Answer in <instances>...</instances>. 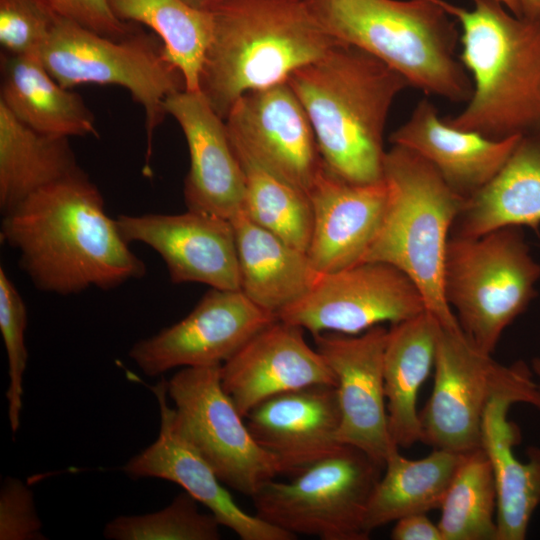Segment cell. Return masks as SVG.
I'll return each mask as SVG.
<instances>
[{"label":"cell","instance_id":"6da1fadb","mask_svg":"<svg viewBox=\"0 0 540 540\" xmlns=\"http://www.w3.org/2000/svg\"><path fill=\"white\" fill-rule=\"evenodd\" d=\"M82 170L48 185L3 214L0 238L34 286L57 295L109 290L142 278L146 266L110 218Z\"/></svg>","mask_w":540,"mask_h":540},{"label":"cell","instance_id":"7a4b0ae2","mask_svg":"<svg viewBox=\"0 0 540 540\" xmlns=\"http://www.w3.org/2000/svg\"><path fill=\"white\" fill-rule=\"evenodd\" d=\"M287 82L308 115L323 165L350 183L383 180L386 120L408 81L371 54L338 42Z\"/></svg>","mask_w":540,"mask_h":540},{"label":"cell","instance_id":"3957f363","mask_svg":"<svg viewBox=\"0 0 540 540\" xmlns=\"http://www.w3.org/2000/svg\"><path fill=\"white\" fill-rule=\"evenodd\" d=\"M472 1L469 10L438 0L461 26L459 59L473 83L465 109L443 120L492 140L540 134V15Z\"/></svg>","mask_w":540,"mask_h":540},{"label":"cell","instance_id":"277c9868","mask_svg":"<svg viewBox=\"0 0 540 540\" xmlns=\"http://www.w3.org/2000/svg\"><path fill=\"white\" fill-rule=\"evenodd\" d=\"M211 14L199 91L224 120L242 95L287 82L338 43L305 0H227Z\"/></svg>","mask_w":540,"mask_h":540},{"label":"cell","instance_id":"5b68a950","mask_svg":"<svg viewBox=\"0 0 540 540\" xmlns=\"http://www.w3.org/2000/svg\"><path fill=\"white\" fill-rule=\"evenodd\" d=\"M338 42L357 47L401 74L410 86L468 102L473 83L456 53L457 23L438 0H305Z\"/></svg>","mask_w":540,"mask_h":540},{"label":"cell","instance_id":"8992f818","mask_svg":"<svg viewBox=\"0 0 540 540\" xmlns=\"http://www.w3.org/2000/svg\"><path fill=\"white\" fill-rule=\"evenodd\" d=\"M383 179L386 209L363 262L396 267L416 285L440 324H458L444 298L442 273L446 244L466 199L427 160L400 145L386 151Z\"/></svg>","mask_w":540,"mask_h":540},{"label":"cell","instance_id":"52a82bcc","mask_svg":"<svg viewBox=\"0 0 540 540\" xmlns=\"http://www.w3.org/2000/svg\"><path fill=\"white\" fill-rule=\"evenodd\" d=\"M540 264L530 254L519 227L481 236L450 234L442 287L466 337L492 354L504 330L536 296Z\"/></svg>","mask_w":540,"mask_h":540},{"label":"cell","instance_id":"ba28073f","mask_svg":"<svg viewBox=\"0 0 540 540\" xmlns=\"http://www.w3.org/2000/svg\"><path fill=\"white\" fill-rule=\"evenodd\" d=\"M37 57L65 88L116 85L130 93L144 110V170L150 173L153 136L167 115L165 100L185 89L183 76L166 57L160 38L139 29L120 39L110 38L59 17Z\"/></svg>","mask_w":540,"mask_h":540},{"label":"cell","instance_id":"9c48e42d","mask_svg":"<svg viewBox=\"0 0 540 540\" xmlns=\"http://www.w3.org/2000/svg\"><path fill=\"white\" fill-rule=\"evenodd\" d=\"M431 396L419 413L422 440L435 449L469 453L481 447L488 405L507 397L540 409V383L523 362L510 366L479 350L459 324L442 325Z\"/></svg>","mask_w":540,"mask_h":540},{"label":"cell","instance_id":"30bf717a","mask_svg":"<svg viewBox=\"0 0 540 540\" xmlns=\"http://www.w3.org/2000/svg\"><path fill=\"white\" fill-rule=\"evenodd\" d=\"M383 470L364 451L341 445L288 482H265L251 497L255 515L295 536L366 540V510Z\"/></svg>","mask_w":540,"mask_h":540},{"label":"cell","instance_id":"8fae6325","mask_svg":"<svg viewBox=\"0 0 540 540\" xmlns=\"http://www.w3.org/2000/svg\"><path fill=\"white\" fill-rule=\"evenodd\" d=\"M220 366L183 367L167 381L174 403L171 427L187 440L226 486L252 497L280 474L275 458L253 438L220 379Z\"/></svg>","mask_w":540,"mask_h":540},{"label":"cell","instance_id":"7c38bea8","mask_svg":"<svg viewBox=\"0 0 540 540\" xmlns=\"http://www.w3.org/2000/svg\"><path fill=\"white\" fill-rule=\"evenodd\" d=\"M426 310L411 279L396 267L365 261L321 274L311 290L277 319L311 332L358 335L384 322L398 323Z\"/></svg>","mask_w":540,"mask_h":540},{"label":"cell","instance_id":"4fadbf2b","mask_svg":"<svg viewBox=\"0 0 540 540\" xmlns=\"http://www.w3.org/2000/svg\"><path fill=\"white\" fill-rule=\"evenodd\" d=\"M276 319L241 290L211 288L182 320L136 342L129 357L149 377L176 367L222 365Z\"/></svg>","mask_w":540,"mask_h":540},{"label":"cell","instance_id":"5bb4252c","mask_svg":"<svg viewBox=\"0 0 540 540\" xmlns=\"http://www.w3.org/2000/svg\"><path fill=\"white\" fill-rule=\"evenodd\" d=\"M387 331L377 325L358 335L325 332L313 336L317 351L336 378L338 442L384 465L390 453L399 449L390 436L384 390Z\"/></svg>","mask_w":540,"mask_h":540},{"label":"cell","instance_id":"9a60e30c","mask_svg":"<svg viewBox=\"0 0 540 540\" xmlns=\"http://www.w3.org/2000/svg\"><path fill=\"white\" fill-rule=\"evenodd\" d=\"M225 123L232 144L308 193L323 162L308 115L288 82L245 93Z\"/></svg>","mask_w":540,"mask_h":540},{"label":"cell","instance_id":"2e32d148","mask_svg":"<svg viewBox=\"0 0 540 540\" xmlns=\"http://www.w3.org/2000/svg\"><path fill=\"white\" fill-rule=\"evenodd\" d=\"M126 242H141L163 259L171 282L240 290L235 231L229 219L194 210L181 214L119 215Z\"/></svg>","mask_w":540,"mask_h":540},{"label":"cell","instance_id":"e0dca14e","mask_svg":"<svg viewBox=\"0 0 540 540\" xmlns=\"http://www.w3.org/2000/svg\"><path fill=\"white\" fill-rule=\"evenodd\" d=\"M303 331L276 319L220 366L222 387L243 417L275 395L316 384L336 386L335 375Z\"/></svg>","mask_w":540,"mask_h":540},{"label":"cell","instance_id":"ac0fdd59","mask_svg":"<svg viewBox=\"0 0 540 540\" xmlns=\"http://www.w3.org/2000/svg\"><path fill=\"white\" fill-rule=\"evenodd\" d=\"M164 107L180 126L188 146L187 209L231 220L243 210L245 181L225 120L200 91H178L167 97Z\"/></svg>","mask_w":540,"mask_h":540},{"label":"cell","instance_id":"d6986e66","mask_svg":"<svg viewBox=\"0 0 540 540\" xmlns=\"http://www.w3.org/2000/svg\"><path fill=\"white\" fill-rule=\"evenodd\" d=\"M308 196L312 232L306 253L313 267L324 274L363 262L385 213L384 179L370 184L350 183L322 164Z\"/></svg>","mask_w":540,"mask_h":540},{"label":"cell","instance_id":"ffe728a7","mask_svg":"<svg viewBox=\"0 0 540 540\" xmlns=\"http://www.w3.org/2000/svg\"><path fill=\"white\" fill-rule=\"evenodd\" d=\"M244 418L256 442L277 461L280 474L294 476L343 445L337 440L340 409L334 385L275 395Z\"/></svg>","mask_w":540,"mask_h":540},{"label":"cell","instance_id":"44dd1931","mask_svg":"<svg viewBox=\"0 0 540 540\" xmlns=\"http://www.w3.org/2000/svg\"><path fill=\"white\" fill-rule=\"evenodd\" d=\"M160 408L157 439L122 468L133 479L160 478L180 485L242 540H292L295 535L242 510L199 454L173 430L166 412L167 381L153 387Z\"/></svg>","mask_w":540,"mask_h":540},{"label":"cell","instance_id":"7402d4cb","mask_svg":"<svg viewBox=\"0 0 540 540\" xmlns=\"http://www.w3.org/2000/svg\"><path fill=\"white\" fill-rule=\"evenodd\" d=\"M521 138L492 140L456 129L439 117L432 102L422 99L389 140L422 156L455 193L467 199L494 178Z\"/></svg>","mask_w":540,"mask_h":540},{"label":"cell","instance_id":"603a6c76","mask_svg":"<svg viewBox=\"0 0 540 540\" xmlns=\"http://www.w3.org/2000/svg\"><path fill=\"white\" fill-rule=\"evenodd\" d=\"M230 221L236 237L240 290L277 318L305 296L322 273L305 251L259 226L243 210Z\"/></svg>","mask_w":540,"mask_h":540},{"label":"cell","instance_id":"cb8c5ba5","mask_svg":"<svg viewBox=\"0 0 540 540\" xmlns=\"http://www.w3.org/2000/svg\"><path fill=\"white\" fill-rule=\"evenodd\" d=\"M440 323L427 309L387 331L383 358L384 390L390 436L398 448L422 440L417 398L434 368Z\"/></svg>","mask_w":540,"mask_h":540},{"label":"cell","instance_id":"d4e9b609","mask_svg":"<svg viewBox=\"0 0 540 540\" xmlns=\"http://www.w3.org/2000/svg\"><path fill=\"white\" fill-rule=\"evenodd\" d=\"M0 103L20 122L43 134L97 136L83 98L61 86L36 56L1 53Z\"/></svg>","mask_w":540,"mask_h":540},{"label":"cell","instance_id":"484cf974","mask_svg":"<svg viewBox=\"0 0 540 540\" xmlns=\"http://www.w3.org/2000/svg\"><path fill=\"white\" fill-rule=\"evenodd\" d=\"M514 403L507 397L494 399L482 422L481 447L490 459L497 490L496 540L525 539L540 504V448L527 450V462L515 456L513 448L520 442V431L507 419Z\"/></svg>","mask_w":540,"mask_h":540},{"label":"cell","instance_id":"4316f807","mask_svg":"<svg viewBox=\"0 0 540 540\" xmlns=\"http://www.w3.org/2000/svg\"><path fill=\"white\" fill-rule=\"evenodd\" d=\"M540 225V134L523 136L482 189L466 199L450 234L476 237L503 227Z\"/></svg>","mask_w":540,"mask_h":540},{"label":"cell","instance_id":"83f0119b","mask_svg":"<svg viewBox=\"0 0 540 540\" xmlns=\"http://www.w3.org/2000/svg\"><path fill=\"white\" fill-rule=\"evenodd\" d=\"M82 171L69 138L38 132L0 103V209L7 213L34 192Z\"/></svg>","mask_w":540,"mask_h":540},{"label":"cell","instance_id":"f1b7e54d","mask_svg":"<svg viewBox=\"0 0 540 540\" xmlns=\"http://www.w3.org/2000/svg\"><path fill=\"white\" fill-rule=\"evenodd\" d=\"M466 454L433 448L426 457L413 460L399 449L391 452L367 506V533L405 516L440 508Z\"/></svg>","mask_w":540,"mask_h":540},{"label":"cell","instance_id":"f546056e","mask_svg":"<svg viewBox=\"0 0 540 540\" xmlns=\"http://www.w3.org/2000/svg\"><path fill=\"white\" fill-rule=\"evenodd\" d=\"M109 4L119 20L150 28L182 74L185 89L199 91L201 67L213 32L211 13L198 11L183 0H109Z\"/></svg>","mask_w":540,"mask_h":540},{"label":"cell","instance_id":"4dcf8cb0","mask_svg":"<svg viewBox=\"0 0 540 540\" xmlns=\"http://www.w3.org/2000/svg\"><path fill=\"white\" fill-rule=\"evenodd\" d=\"M232 147L244 173V213L259 226L307 252L312 232L308 193L260 165L240 147Z\"/></svg>","mask_w":540,"mask_h":540},{"label":"cell","instance_id":"1f68e13d","mask_svg":"<svg viewBox=\"0 0 540 540\" xmlns=\"http://www.w3.org/2000/svg\"><path fill=\"white\" fill-rule=\"evenodd\" d=\"M440 509L442 540H496V482L482 447L466 454Z\"/></svg>","mask_w":540,"mask_h":540},{"label":"cell","instance_id":"d6a6232c","mask_svg":"<svg viewBox=\"0 0 540 540\" xmlns=\"http://www.w3.org/2000/svg\"><path fill=\"white\" fill-rule=\"evenodd\" d=\"M198 503L185 491L157 512L111 520L105 526L104 536L110 540L220 539V522L211 512H200Z\"/></svg>","mask_w":540,"mask_h":540},{"label":"cell","instance_id":"836d02e7","mask_svg":"<svg viewBox=\"0 0 540 540\" xmlns=\"http://www.w3.org/2000/svg\"><path fill=\"white\" fill-rule=\"evenodd\" d=\"M27 321V309L21 294L5 270L0 268V330L8 358L9 385L6 397L13 433L20 426L23 375L28 359L24 340Z\"/></svg>","mask_w":540,"mask_h":540},{"label":"cell","instance_id":"e575fe53","mask_svg":"<svg viewBox=\"0 0 540 540\" xmlns=\"http://www.w3.org/2000/svg\"><path fill=\"white\" fill-rule=\"evenodd\" d=\"M58 18L41 0H0L2 52L37 57Z\"/></svg>","mask_w":540,"mask_h":540},{"label":"cell","instance_id":"d590c367","mask_svg":"<svg viewBox=\"0 0 540 540\" xmlns=\"http://www.w3.org/2000/svg\"><path fill=\"white\" fill-rule=\"evenodd\" d=\"M31 490L19 479L6 478L0 491V539H45Z\"/></svg>","mask_w":540,"mask_h":540},{"label":"cell","instance_id":"8d00e7d4","mask_svg":"<svg viewBox=\"0 0 540 540\" xmlns=\"http://www.w3.org/2000/svg\"><path fill=\"white\" fill-rule=\"evenodd\" d=\"M58 17L78 23L101 35L120 39L130 34L134 23L119 20L109 0H41Z\"/></svg>","mask_w":540,"mask_h":540},{"label":"cell","instance_id":"74e56055","mask_svg":"<svg viewBox=\"0 0 540 540\" xmlns=\"http://www.w3.org/2000/svg\"><path fill=\"white\" fill-rule=\"evenodd\" d=\"M394 540H442L440 530L426 513H416L400 518L391 532Z\"/></svg>","mask_w":540,"mask_h":540},{"label":"cell","instance_id":"f35d334b","mask_svg":"<svg viewBox=\"0 0 540 540\" xmlns=\"http://www.w3.org/2000/svg\"><path fill=\"white\" fill-rule=\"evenodd\" d=\"M190 7L206 12L212 13L216 8L222 5L227 0H183Z\"/></svg>","mask_w":540,"mask_h":540},{"label":"cell","instance_id":"ab89813d","mask_svg":"<svg viewBox=\"0 0 540 540\" xmlns=\"http://www.w3.org/2000/svg\"><path fill=\"white\" fill-rule=\"evenodd\" d=\"M524 16L540 15V0H520Z\"/></svg>","mask_w":540,"mask_h":540},{"label":"cell","instance_id":"60d3db41","mask_svg":"<svg viewBox=\"0 0 540 540\" xmlns=\"http://www.w3.org/2000/svg\"><path fill=\"white\" fill-rule=\"evenodd\" d=\"M510 12L516 16H523L520 0H499Z\"/></svg>","mask_w":540,"mask_h":540},{"label":"cell","instance_id":"b9f144b4","mask_svg":"<svg viewBox=\"0 0 540 540\" xmlns=\"http://www.w3.org/2000/svg\"><path fill=\"white\" fill-rule=\"evenodd\" d=\"M532 370L533 373L536 374L540 379V358H534L532 360Z\"/></svg>","mask_w":540,"mask_h":540}]
</instances>
